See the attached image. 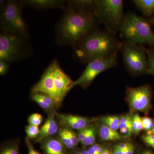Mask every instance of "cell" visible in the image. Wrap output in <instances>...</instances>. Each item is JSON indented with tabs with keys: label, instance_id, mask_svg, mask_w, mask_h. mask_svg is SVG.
<instances>
[{
	"label": "cell",
	"instance_id": "obj_21",
	"mask_svg": "<svg viewBox=\"0 0 154 154\" xmlns=\"http://www.w3.org/2000/svg\"><path fill=\"white\" fill-rule=\"evenodd\" d=\"M97 127L95 125L91 124L89 126L88 134L82 144L85 146H91L95 144L97 135Z\"/></svg>",
	"mask_w": 154,
	"mask_h": 154
},
{
	"label": "cell",
	"instance_id": "obj_10",
	"mask_svg": "<svg viewBox=\"0 0 154 154\" xmlns=\"http://www.w3.org/2000/svg\"><path fill=\"white\" fill-rule=\"evenodd\" d=\"M52 67L54 88L61 103L68 93L74 88V82L61 68L58 62L54 60L50 63Z\"/></svg>",
	"mask_w": 154,
	"mask_h": 154
},
{
	"label": "cell",
	"instance_id": "obj_12",
	"mask_svg": "<svg viewBox=\"0 0 154 154\" xmlns=\"http://www.w3.org/2000/svg\"><path fill=\"white\" fill-rule=\"evenodd\" d=\"M57 115L61 124L66 128L78 130L85 128L92 122H96L98 120V118H88L70 114H57Z\"/></svg>",
	"mask_w": 154,
	"mask_h": 154
},
{
	"label": "cell",
	"instance_id": "obj_18",
	"mask_svg": "<svg viewBox=\"0 0 154 154\" xmlns=\"http://www.w3.org/2000/svg\"><path fill=\"white\" fill-rule=\"evenodd\" d=\"M133 114L127 113L122 115L119 123V133L124 138H129L132 134V121Z\"/></svg>",
	"mask_w": 154,
	"mask_h": 154
},
{
	"label": "cell",
	"instance_id": "obj_35",
	"mask_svg": "<svg viewBox=\"0 0 154 154\" xmlns=\"http://www.w3.org/2000/svg\"><path fill=\"white\" fill-rule=\"evenodd\" d=\"M131 143L129 142H122L116 144L113 147L115 148L121 150L125 151L128 147L131 145Z\"/></svg>",
	"mask_w": 154,
	"mask_h": 154
},
{
	"label": "cell",
	"instance_id": "obj_41",
	"mask_svg": "<svg viewBox=\"0 0 154 154\" xmlns=\"http://www.w3.org/2000/svg\"><path fill=\"white\" fill-rule=\"evenodd\" d=\"M149 22L150 24H151V25H154V16L152 17L151 19L149 20Z\"/></svg>",
	"mask_w": 154,
	"mask_h": 154
},
{
	"label": "cell",
	"instance_id": "obj_25",
	"mask_svg": "<svg viewBox=\"0 0 154 154\" xmlns=\"http://www.w3.org/2000/svg\"><path fill=\"white\" fill-rule=\"evenodd\" d=\"M109 148L105 145L95 143L90 146L87 149L89 154H99Z\"/></svg>",
	"mask_w": 154,
	"mask_h": 154
},
{
	"label": "cell",
	"instance_id": "obj_9",
	"mask_svg": "<svg viewBox=\"0 0 154 154\" xmlns=\"http://www.w3.org/2000/svg\"><path fill=\"white\" fill-rule=\"evenodd\" d=\"M125 99L129 107L130 113L137 112L148 114L152 108V90L145 85L137 88H128Z\"/></svg>",
	"mask_w": 154,
	"mask_h": 154
},
{
	"label": "cell",
	"instance_id": "obj_38",
	"mask_svg": "<svg viewBox=\"0 0 154 154\" xmlns=\"http://www.w3.org/2000/svg\"><path fill=\"white\" fill-rule=\"evenodd\" d=\"M123 154H135V149L133 144L124 152Z\"/></svg>",
	"mask_w": 154,
	"mask_h": 154
},
{
	"label": "cell",
	"instance_id": "obj_19",
	"mask_svg": "<svg viewBox=\"0 0 154 154\" xmlns=\"http://www.w3.org/2000/svg\"><path fill=\"white\" fill-rule=\"evenodd\" d=\"M132 2L146 17H151L154 15V0H134Z\"/></svg>",
	"mask_w": 154,
	"mask_h": 154
},
{
	"label": "cell",
	"instance_id": "obj_7",
	"mask_svg": "<svg viewBox=\"0 0 154 154\" xmlns=\"http://www.w3.org/2000/svg\"><path fill=\"white\" fill-rule=\"evenodd\" d=\"M125 64L130 72L135 75L147 73V57L142 45L125 41L121 45Z\"/></svg>",
	"mask_w": 154,
	"mask_h": 154
},
{
	"label": "cell",
	"instance_id": "obj_4",
	"mask_svg": "<svg viewBox=\"0 0 154 154\" xmlns=\"http://www.w3.org/2000/svg\"><path fill=\"white\" fill-rule=\"evenodd\" d=\"M28 37L1 32L0 60L13 63L29 57L32 51Z\"/></svg>",
	"mask_w": 154,
	"mask_h": 154
},
{
	"label": "cell",
	"instance_id": "obj_24",
	"mask_svg": "<svg viewBox=\"0 0 154 154\" xmlns=\"http://www.w3.org/2000/svg\"><path fill=\"white\" fill-rule=\"evenodd\" d=\"M146 53L147 57V74L154 76V48L147 49L146 48Z\"/></svg>",
	"mask_w": 154,
	"mask_h": 154
},
{
	"label": "cell",
	"instance_id": "obj_1",
	"mask_svg": "<svg viewBox=\"0 0 154 154\" xmlns=\"http://www.w3.org/2000/svg\"><path fill=\"white\" fill-rule=\"evenodd\" d=\"M56 28V41L60 45L75 48L94 30L96 19L93 13L66 8Z\"/></svg>",
	"mask_w": 154,
	"mask_h": 154
},
{
	"label": "cell",
	"instance_id": "obj_16",
	"mask_svg": "<svg viewBox=\"0 0 154 154\" xmlns=\"http://www.w3.org/2000/svg\"><path fill=\"white\" fill-rule=\"evenodd\" d=\"M96 2L97 0L66 1V8L94 14L96 8Z\"/></svg>",
	"mask_w": 154,
	"mask_h": 154
},
{
	"label": "cell",
	"instance_id": "obj_22",
	"mask_svg": "<svg viewBox=\"0 0 154 154\" xmlns=\"http://www.w3.org/2000/svg\"><path fill=\"white\" fill-rule=\"evenodd\" d=\"M58 133L59 139L65 147L67 152H72L76 148L73 144L68 135L67 134L65 128L60 130Z\"/></svg>",
	"mask_w": 154,
	"mask_h": 154
},
{
	"label": "cell",
	"instance_id": "obj_27",
	"mask_svg": "<svg viewBox=\"0 0 154 154\" xmlns=\"http://www.w3.org/2000/svg\"><path fill=\"white\" fill-rule=\"evenodd\" d=\"M143 130L146 132H149L152 129L154 125V119L147 116L141 117Z\"/></svg>",
	"mask_w": 154,
	"mask_h": 154
},
{
	"label": "cell",
	"instance_id": "obj_29",
	"mask_svg": "<svg viewBox=\"0 0 154 154\" xmlns=\"http://www.w3.org/2000/svg\"><path fill=\"white\" fill-rule=\"evenodd\" d=\"M25 131L28 137L33 138L37 137L40 132V129L38 126L29 124L26 127Z\"/></svg>",
	"mask_w": 154,
	"mask_h": 154
},
{
	"label": "cell",
	"instance_id": "obj_26",
	"mask_svg": "<svg viewBox=\"0 0 154 154\" xmlns=\"http://www.w3.org/2000/svg\"><path fill=\"white\" fill-rule=\"evenodd\" d=\"M0 154H19V147L16 144H11L1 149Z\"/></svg>",
	"mask_w": 154,
	"mask_h": 154
},
{
	"label": "cell",
	"instance_id": "obj_37",
	"mask_svg": "<svg viewBox=\"0 0 154 154\" xmlns=\"http://www.w3.org/2000/svg\"><path fill=\"white\" fill-rule=\"evenodd\" d=\"M137 154H154V150L152 149H143L139 151Z\"/></svg>",
	"mask_w": 154,
	"mask_h": 154
},
{
	"label": "cell",
	"instance_id": "obj_34",
	"mask_svg": "<svg viewBox=\"0 0 154 154\" xmlns=\"http://www.w3.org/2000/svg\"><path fill=\"white\" fill-rule=\"evenodd\" d=\"M89 126L85 128L79 130L77 136H78V139H79L80 143H82L85 138L86 136L88 134Z\"/></svg>",
	"mask_w": 154,
	"mask_h": 154
},
{
	"label": "cell",
	"instance_id": "obj_17",
	"mask_svg": "<svg viewBox=\"0 0 154 154\" xmlns=\"http://www.w3.org/2000/svg\"><path fill=\"white\" fill-rule=\"evenodd\" d=\"M97 127V134L103 141H116L124 139L119 133L110 129L105 125L100 123Z\"/></svg>",
	"mask_w": 154,
	"mask_h": 154
},
{
	"label": "cell",
	"instance_id": "obj_2",
	"mask_svg": "<svg viewBox=\"0 0 154 154\" xmlns=\"http://www.w3.org/2000/svg\"><path fill=\"white\" fill-rule=\"evenodd\" d=\"M122 44L113 33L100 30H93L74 48V56L84 63L99 58L116 54Z\"/></svg>",
	"mask_w": 154,
	"mask_h": 154
},
{
	"label": "cell",
	"instance_id": "obj_30",
	"mask_svg": "<svg viewBox=\"0 0 154 154\" xmlns=\"http://www.w3.org/2000/svg\"><path fill=\"white\" fill-rule=\"evenodd\" d=\"M42 116L38 113H34L29 116L28 121L29 124L38 126L42 121Z\"/></svg>",
	"mask_w": 154,
	"mask_h": 154
},
{
	"label": "cell",
	"instance_id": "obj_20",
	"mask_svg": "<svg viewBox=\"0 0 154 154\" xmlns=\"http://www.w3.org/2000/svg\"><path fill=\"white\" fill-rule=\"evenodd\" d=\"M122 115H109L98 118V121L105 125L110 129L117 131L119 129Z\"/></svg>",
	"mask_w": 154,
	"mask_h": 154
},
{
	"label": "cell",
	"instance_id": "obj_28",
	"mask_svg": "<svg viewBox=\"0 0 154 154\" xmlns=\"http://www.w3.org/2000/svg\"><path fill=\"white\" fill-rule=\"evenodd\" d=\"M30 97H31V99H32V100L36 102L42 109H44V110H46V111H48V110L53 109L52 107H51L49 105H48L44 101H42L41 99H40L37 96V94L35 92H31Z\"/></svg>",
	"mask_w": 154,
	"mask_h": 154
},
{
	"label": "cell",
	"instance_id": "obj_23",
	"mask_svg": "<svg viewBox=\"0 0 154 154\" xmlns=\"http://www.w3.org/2000/svg\"><path fill=\"white\" fill-rule=\"evenodd\" d=\"M143 130L141 117L138 113H134L133 116L132 134L134 135L139 134Z\"/></svg>",
	"mask_w": 154,
	"mask_h": 154
},
{
	"label": "cell",
	"instance_id": "obj_31",
	"mask_svg": "<svg viewBox=\"0 0 154 154\" xmlns=\"http://www.w3.org/2000/svg\"><path fill=\"white\" fill-rule=\"evenodd\" d=\"M142 139L146 145L154 150V135L146 132L143 135Z\"/></svg>",
	"mask_w": 154,
	"mask_h": 154
},
{
	"label": "cell",
	"instance_id": "obj_13",
	"mask_svg": "<svg viewBox=\"0 0 154 154\" xmlns=\"http://www.w3.org/2000/svg\"><path fill=\"white\" fill-rule=\"evenodd\" d=\"M24 5L29 6L38 10L62 9L65 10L66 1L63 0H25L22 1Z\"/></svg>",
	"mask_w": 154,
	"mask_h": 154
},
{
	"label": "cell",
	"instance_id": "obj_33",
	"mask_svg": "<svg viewBox=\"0 0 154 154\" xmlns=\"http://www.w3.org/2000/svg\"><path fill=\"white\" fill-rule=\"evenodd\" d=\"M10 63L5 61L0 60V75L3 76L7 74L8 70Z\"/></svg>",
	"mask_w": 154,
	"mask_h": 154
},
{
	"label": "cell",
	"instance_id": "obj_5",
	"mask_svg": "<svg viewBox=\"0 0 154 154\" xmlns=\"http://www.w3.org/2000/svg\"><path fill=\"white\" fill-rule=\"evenodd\" d=\"M22 1H7L1 10V32L28 37V28L22 16Z\"/></svg>",
	"mask_w": 154,
	"mask_h": 154
},
{
	"label": "cell",
	"instance_id": "obj_40",
	"mask_svg": "<svg viewBox=\"0 0 154 154\" xmlns=\"http://www.w3.org/2000/svg\"><path fill=\"white\" fill-rule=\"evenodd\" d=\"M99 154H112V150L110 149V148L107 149L103 152Z\"/></svg>",
	"mask_w": 154,
	"mask_h": 154
},
{
	"label": "cell",
	"instance_id": "obj_14",
	"mask_svg": "<svg viewBox=\"0 0 154 154\" xmlns=\"http://www.w3.org/2000/svg\"><path fill=\"white\" fill-rule=\"evenodd\" d=\"M58 126L54 114L48 115L47 120L40 129V132L36 137V142H40L48 138L51 137L58 132Z\"/></svg>",
	"mask_w": 154,
	"mask_h": 154
},
{
	"label": "cell",
	"instance_id": "obj_6",
	"mask_svg": "<svg viewBox=\"0 0 154 154\" xmlns=\"http://www.w3.org/2000/svg\"><path fill=\"white\" fill-rule=\"evenodd\" d=\"M123 11V1L97 0L94 14L107 31L113 34L120 28L124 18Z\"/></svg>",
	"mask_w": 154,
	"mask_h": 154
},
{
	"label": "cell",
	"instance_id": "obj_36",
	"mask_svg": "<svg viewBox=\"0 0 154 154\" xmlns=\"http://www.w3.org/2000/svg\"><path fill=\"white\" fill-rule=\"evenodd\" d=\"M25 140H26V144H27V147H28V154H41L38 152L36 151V150H35L32 145L30 143V141L28 140V138H26Z\"/></svg>",
	"mask_w": 154,
	"mask_h": 154
},
{
	"label": "cell",
	"instance_id": "obj_8",
	"mask_svg": "<svg viewBox=\"0 0 154 154\" xmlns=\"http://www.w3.org/2000/svg\"><path fill=\"white\" fill-rule=\"evenodd\" d=\"M117 54L99 58L88 63L82 75L74 82V87L80 86L85 89L88 88L99 74L116 65Z\"/></svg>",
	"mask_w": 154,
	"mask_h": 154
},
{
	"label": "cell",
	"instance_id": "obj_15",
	"mask_svg": "<svg viewBox=\"0 0 154 154\" xmlns=\"http://www.w3.org/2000/svg\"><path fill=\"white\" fill-rule=\"evenodd\" d=\"M41 142L42 149L45 154H67L66 148L59 138H48Z\"/></svg>",
	"mask_w": 154,
	"mask_h": 154
},
{
	"label": "cell",
	"instance_id": "obj_32",
	"mask_svg": "<svg viewBox=\"0 0 154 154\" xmlns=\"http://www.w3.org/2000/svg\"><path fill=\"white\" fill-rule=\"evenodd\" d=\"M67 134L68 135L69 137L72 141L73 144L74 146L76 148L79 143V139H78V136L72 130L65 128Z\"/></svg>",
	"mask_w": 154,
	"mask_h": 154
},
{
	"label": "cell",
	"instance_id": "obj_39",
	"mask_svg": "<svg viewBox=\"0 0 154 154\" xmlns=\"http://www.w3.org/2000/svg\"><path fill=\"white\" fill-rule=\"evenodd\" d=\"M75 154H89V153H88V149H83L77 151Z\"/></svg>",
	"mask_w": 154,
	"mask_h": 154
},
{
	"label": "cell",
	"instance_id": "obj_42",
	"mask_svg": "<svg viewBox=\"0 0 154 154\" xmlns=\"http://www.w3.org/2000/svg\"><path fill=\"white\" fill-rule=\"evenodd\" d=\"M146 133H148L150 134L154 135V125L153 126V128L151 130V131H150L149 132Z\"/></svg>",
	"mask_w": 154,
	"mask_h": 154
},
{
	"label": "cell",
	"instance_id": "obj_3",
	"mask_svg": "<svg viewBox=\"0 0 154 154\" xmlns=\"http://www.w3.org/2000/svg\"><path fill=\"white\" fill-rule=\"evenodd\" d=\"M119 29L125 41L148 44L154 48V31L149 22L143 17L134 13H128Z\"/></svg>",
	"mask_w": 154,
	"mask_h": 154
},
{
	"label": "cell",
	"instance_id": "obj_11",
	"mask_svg": "<svg viewBox=\"0 0 154 154\" xmlns=\"http://www.w3.org/2000/svg\"><path fill=\"white\" fill-rule=\"evenodd\" d=\"M31 92H39L48 95L53 100L56 107L61 104L54 88L52 67L50 64L45 71L39 82L33 86Z\"/></svg>",
	"mask_w": 154,
	"mask_h": 154
}]
</instances>
